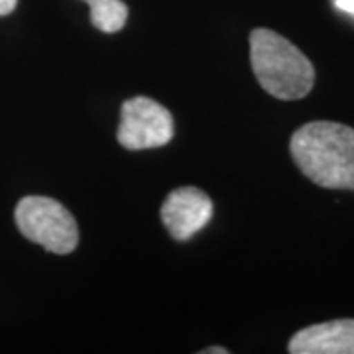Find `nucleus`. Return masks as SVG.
<instances>
[{
    "label": "nucleus",
    "instance_id": "10",
    "mask_svg": "<svg viewBox=\"0 0 354 354\" xmlns=\"http://www.w3.org/2000/svg\"><path fill=\"white\" fill-rule=\"evenodd\" d=\"M227 348H223V346H209V348H205L201 351V354H227Z\"/></svg>",
    "mask_w": 354,
    "mask_h": 354
},
{
    "label": "nucleus",
    "instance_id": "7",
    "mask_svg": "<svg viewBox=\"0 0 354 354\" xmlns=\"http://www.w3.org/2000/svg\"><path fill=\"white\" fill-rule=\"evenodd\" d=\"M91 8V22L104 34L122 30L128 20V6L122 0H85Z\"/></svg>",
    "mask_w": 354,
    "mask_h": 354
},
{
    "label": "nucleus",
    "instance_id": "8",
    "mask_svg": "<svg viewBox=\"0 0 354 354\" xmlns=\"http://www.w3.org/2000/svg\"><path fill=\"white\" fill-rule=\"evenodd\" d=\"M335 6L346 14H353L354 16V0H335Z\"/></svg>",
    "mask_w": 354,
    "mask_h": 354
},
{
    "label": "nucleus",
    "instance_id": "2",
    "mask_svg": "<svg viewBox=\"0 0 354 354\" xmlns=\"http://www.w3.org/2000/svg\"><path fill=\"white\" fill-rule=\"evenodd\" d=\"M250 64L262 88L281 101L304 99L315 85V69L307 55L268 28L250 34Z\"/></svg>",
    "mask_w": 354,
    "mask_h": 354
},
{
    "label": "nucleus",
    "instance_id": "1",
    "mask_svg": "<svg viewBox=\"0 0 354 354\" xmlns=\"http://www.w3.org/2000/svg\"><path fill=\"white\" fill-rule=\"evenodd\" d=\"M290 152L315 185L354 191V128L330 120L307 122L293 132Z\"/></svg>",
    "mask_w": 354,
    "mask_h": 354
},
{
    "label": "nucleus",
    "instance_id": "9",
    "mask_svg": "<svg viewBox=\"0 0 354 354\" xmlns=\"http://www.w3.org/2000/svg\"><path fill=\"white\" fill-rule=\"evenodd\" d=\"M18 0H0V16H6L16 8Z\"/></svg>",
    "mask_w": 354,
    "mask_h": 354
},
{
    "label": "nucleus",
    "instance_id": "4",
    "mask_svg": "<svg viewBox=\"0 0 354 354\" xmlns=\"http://www.w3.org/2000/svg\"><path fill=\"white\" fill-rule=\"evenodd\" d=\"M116 138L127 150L160 148L174 138V118L165 106L153 99H128L120 109Z\"/></svg>",
    "mask_w": 354,
    "mask_h": 354
},
{
    "label": "nucleus",
    "instance_id": "5",
    "mask_svg": "<svg viewBox=\"0 0 354 354\" xmlns=\"http://www.w3.org/2000/svg\"><path fill=\"white\" fill-rule=\"evenodd\" d=\"M162 223L176 241H189L213 216V201L199 187H179L165 197Z\"/></svg>",
    "mask_w": 354,
    "mask_h": 354
},
{
    "label": "nucleus",
    "instance_id": "3",
    "mask_svg": "<svg viewBox=\"0 0 354 354\" xmlns=\"http://www.w3.org/2000/svg\"><path fill=\"white\" fill-rule=\"evenodd\" d=\"M14 221L28 241L51 254H69L77 248L79 228L75 216L51 197L28 195L16 205Z\"/></svg>",
    "mask_w": 354,
    "mask_h": 354
},
{
    "label": "nucleus",
    "instance_id": "6",
    "mask_svg": "<svg viewBox=\"0 0 354 354\" xmlns=\"http://www.w3.org/2000/svg\"><path fill=\"white\" fill-rule=\"evenodd\" d=\"M288 351L291 354H354V319H337L297 330Z\"/></svg>",
    "mask_w": 354,
    "mask_h": 354
}]
</instances>
